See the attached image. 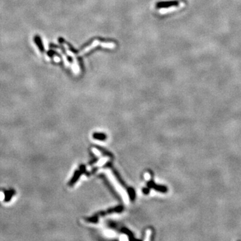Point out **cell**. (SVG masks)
Wrapping results in <instances>:
<instances>
[{"label":"cell","instance_id":"obj_4","mask_svg":"<svg viewBox=\"0 0 241 241\" xmlns=\"http://www.w3.org/2000/svg\"><path fill=\"white\" fill-rule=\"evenodd\" d=\"M47 55L50 57H52V56H57L60 57V54H58L57 52H56L55 50H48L47 52Z\"/></svg>","mask_w":241,"mask_h":241},{"label":"cell","instance_id":"obj_2","mask_svg":"<svg viewBox=\"0 0 241 241\" xmlns=\"http://www.w3.org/2000/svg\"><path fill=\"white\" fill-rule=\"evenodd\" d=\"M34 40L36 45L38 48L39 50L42 53L44 52H45V48H44V44L41 38H40V36L39 35H36L34 38Z\"/></svg>","mask_w":241,"mask_h":241},{"label":"cell","instance_id":"obj_1","mask_svg":"<svg viewBox=\"0 0 241 241\" xmlns=\"http://www.w3.org/2000/svg\"><path fill=\"white\" fill-rule=\"evenodd\" d=\"M180 2L177 1L172 2H160L156 3L157 8H169L172 7H176L179 5Z\"/></svg>","mask_w":241,"mask_h":241},{"label":"cell","instance_id":"obj_3","mask_svg":"<svg viewBox=\"0 0 241 241\" xmlns=\"http://www.w3.org/2000/svg\"><path fill=\"white\" fill-rule=\"evenodd\" d=\"M58 41L59 42V43H60V44H66V45L68 46V49L72 52H73V53H75V54H77L78 53V51L75 49V48H74L71 44H70V43H68V42H67L66 41V40L63 38H62V37H60V38H58Z\"/></svg>","mask_w":241,"mask_h":241}]
</instances>
